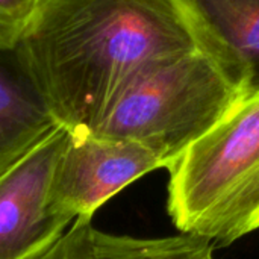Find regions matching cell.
Segmentation results:
<instances>
[{
	"mask_svg": "<svg viewBox=\"0 0 259 259\" xmlns=\"http://www.w3.org/2000/svg\"><path fill=\"white\" fill-rule=\"evenodd\" d=\"M194 47L178 0H41L15 46L58 121L87 132L138 73Z\"/></svg>",
	"mask_w": 259,
	"mask_h": 259,
	"instance_id": "6da1fadb",
	"label": "cell"
},
{
	"mask_svg": "<svg viewBox=\"0 0 259 259\" xmlns=\"http://www.w3.org/2000/svg\"><path fill=\"white\" fill-rule=\"evenodd\" d=\"M167 212L184 234L229 246L259 229V91L167 168Z\"/></svg>",
	"mask_w": 259,
	"mask_h": 259,
	"instance_id": "7a4b0ae2",
	"label": "cell"
},
{
	"mask_svg": "<svg viewBox=\"0 0 259 259\" xmlns=\"http://www.w3.org/2000/svg\"><path fill=\"white\" fill-rule=\"evenodd\" d=\"M243 97L212 58L194 47L131 79L91 134L140 143L168 168Z\"/></svg>",
	"mask_w": 259,
	"mask_h": 259,
	"instance_id": "3957f363",
	"label": "cell"
},
{
	"mask_svg": "<svg viewBox=\"0 0 259 259\" xmlns=\"http://www.w3.org/2000/svg\"><path fill=\"white\" fill-rule=\"evenodd\" d=\"M159 168H165L164 161L140 143L70 131L53 175L49 206L70 222L93 220L109 199Z\"/></svg>",
	"mask_w": 259,
	"mask_h": 259,
	"instance_id": "277c9868",
	"label": "cell"
},
{
	"mask_svg": "<svg viewBox=\"0 0 259 259\" xmlns=\"http://www.w3.org/2000/svg\"><path fill=\"white\" fill-rule=\"evenodd\" d=\"M68 132L58 126L0 176V259H38L73 225L49 206Z\"/></svg>",
	"mask_w": 259,
	"mask_h": 259,
	"instance_id": "5b68a950",
	"label": "cell"
},
{
	"mask_svg": "<svg viewBox=\"0 0 259 259\" xmlns=\"http://www.w3.org/2000/svg\"><path fill=\"white\" fill-rule=\"evenodd\" d=\"M202 49L246 96L259 91V0H178Z\"/></svg>",
	"mask_w": 259,
	"mask_h": 259,
	"instance_id": "8992f818",
	"label": "cell"
},
{
	"mask_svg": "<svg viewBox=\"0 0 259 259\" xmlns=\"http://www.w3.org/2000/svg\"><path fill=\"white\" fill-rule=\"evenodd\" d=\"M58 126L17 49H0V176Z\"/></svg>",
	"mask_w": 259,
	"mask_h": 259,
	"instance_id": "52a82bcc",
	"label": "cell"
},
{
	"mask_svg": "<svg viewBox=\"0 0 259 259\" xmlns=\"http://www.w3.org/2000/svg\"><path fill=\"white\" fill-rule=\"evenodd\" d=\"M214 246L208 238L184 232L143 238L91 231L93 259H215Z\"/></svg>",
	"mask_w": 259,
	"mask_h": 259,
	"instance_id": "ba28073f",
	"label": "cell"
},
{
	"mask_svg": "<svg viewBox=\"0 0 259 259\" xmlns=\"http://www.w3.org/2000/svg\"><path fill=\"white\" fill-rule=\"evenodd\" d=\"M41 0H0V49L15 47Z\"/></svg>",
	"mask_w": 259,
	"mask_h": 259,
	"instance_id": "9c48e42d",
	"label": "cell"
}]
</instances>
